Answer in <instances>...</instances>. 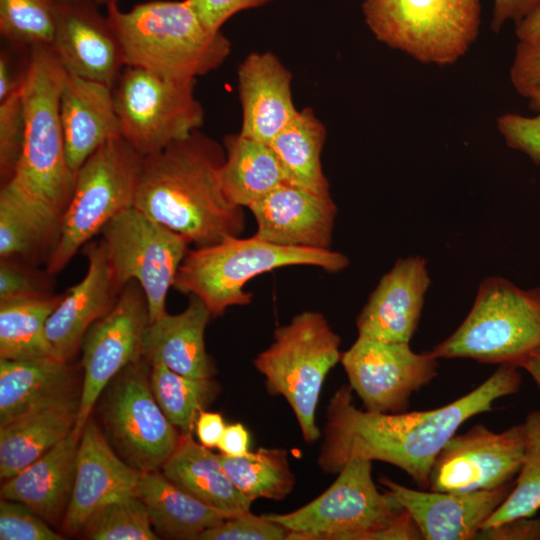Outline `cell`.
Wrapping results in <instances>:
<instances>
[{
  "instance_id": "34",
  "label": "cell",
  "mask_w": 540,
  "mask_h": 540,
  "mask_svg": "<svg viewBox=\"0 0 540 540\" xmlns=\"http://www.w3.org/2000/svg\"><path fill=\"white\" fill-rule=\"evenodd\" d=\"M219 459L234 486L251 501L281 500L294 488L295 476L284 449L262 447L240 457L219 454Z\"/></svg>"
},
{
  "instance_id": "48",
  "label": "cell",
  "mask_w": 540,
  "mask_h": 540,
  "mask_svg": "<svg viewBox=\"0 0 540 540\" xmlns=\"http://www.w3.org/2000/svg\"><path fill=\"white\" fill-rule=\"evenodd\" d=\"M539 6L540 0H493L491 30L498 33L509 21L519 24Z\"/></svg>"
},
{
  "instance_id": "31",
  "label": "cell",
  "mask_w": 540,
  "mask_h": 540,
  "mask_svg": "<svg viewBox=\"0 0 540 540\" xmlns=\"http://www.w3.org/2000/svg\"><path fill=\"white\" fill-rule=\"evenodd\" d=\"M224 148L221 185L227 198L235 205L248 208L286 182L281 164L270 144L239 133L227 136Z\"/></svg>"
},
{
  "instance_id": "53",
  "label": "cell",
  "mask_w": 540,
  "mask_h": 540,
  "mask_svg": "<svg viewBox=\"0 0 540 540\" xmlns=\"http://www.w3.org/2000/svg\"><path fill=\"white\" fill-rule=\"evenodd\" d=\"M519 368L531 376L540 391V346L521 361Z\"/></svg>"
},
{
  "instance_id": "30",
  "label": "cell",
  "mask_w": 540,
  "mask_h": 540,
  "mask_svg": "<svg viewBox=\"0 0 540 540\" xmlns=\"http://www.w3.org/2000/svg\"><path fill=\"white\" fill-rule=\"evenodd\" d=\"M161 470L173 483L210 506L233 514L250 511L253 501L234 486L219 455L197 443L192 433L181 435Z\"/></svg>"
},
{
  "instance_id": "8",
  "label": "cell",
  "mask_w": 540,
  "mask_h": 540,
  "mask_svg": "<svg viewBox=\"0 0 540 540\" xmlns=\"http://www.w3.org/2000/svg\"><path fill=\"white\" fill-rule=\"evenodd\" d=\"M143 155L123 137L107 140L78 169L46 272L59 273L115 216L134 206Z\"/></svg>"
},
{
  "instance_id": "26",
  "label": "cell",
  "mask_w": 540,
  "mask_h": 540,
  "mask_svg": "<svg viewBox=\"0 0 540 540\" xmlns=\"http://www.w3.org/2000/svg\"><path fill=\"white\" fill-rule=\"evenodd\" d=\"M79 440L71 432L40 458L4 480L1 497L27 505L47 522H55L60 516L63 519L73 489Z\"/></svg>"
},
{
  "instance_id": "38",
  "label": "cell",
  "mask_w": 540,
  "mask_h": 540,
  "mask_svg": "<svg viewBox=\"0 0 540 540\" xmlns=\"http://www.w3.org/2000/svg\"><path fill=\"white\" fill-rule=\"evenodd\" d=\"M58 0H0L1 35L15 43L51 46Z\"/></svg>"
},
{
  "instance_id": "46",
  "label": "cell",
  "mask_w": 540,
  "mask_h": 540,
  "mask_svg": "<svg viewBox=\"0 0 540 540\" xmlns=\"http://www.w3.org/2000/svg\"><path fill=\"white\" fill-rule=\"evenodd\" d=\"M272 0H187L202 23L213 31L221 30V26L234 14L249 8L259 7Z\"/></svg>"
},
{
  "instance_id": "6",
  "label": "cell",
  "mask_w": 540,
  "mask_h": 540,
  "mask_svg": "<svg viewBox=\"0 0 540 540\" xmlns=\"http://www.w3.org/2000/svg\"><path fill=\"white\" fill-rule=\"evenodd\" d=\"M404 508L372 478V461L353 459L308 504L264 516L288 530L287 540H401Z\"/></svg>"
},
{
  "instance_id": "28",
  "label": "cell",
  "mask_w": 540,
  "mask_h": 540,
  "mask_svg": "<svg viewBox=\"0 0 540 540\" xmlns=\"http://www.w3.org/2000/svg\"><path fill=\"white\" fill-rule=\"evenodd\" d=\"M72 385L68 362L0 359V426L73 394Z\"/></svg>"
},
{
  "instance_id": "52",
  "label": "cell",
  "mask_w": 540,
  "mask_h": 540,
  "mask_svg": "<svg viewBox=\"0 0 540 540\" xmlns=\"http://www.w3.org/2000/svg\"><path fill=\"white\" fill-rule=\"evenodd\" d=\"M515 27L518 40L527 39L540 32V6Z\"/></svg>"
},
{
  "instance_id": "20",
  "label": "cell",
  "mask_w": 540,
  "mask_h": 540,
  "mask_svg": "<svg viewBox=\"0 0 540 540\" xmlns=\"http://www.w3.org/2000/svg\"><path fill=\"white\" fill-rule=\"evenodd\" d=\"M248 209L259 239L286 247L330 249L337 214L331 196L284 182Z\"/></svg>"
},
{
  "instance_id": "21",
  "label": "cell",
  "mask_w": 540,
  "mask_h": 540,
  "mask_svg": "<svg viewBox=\"0 0 540 540\" xmlns=\"http://www.w3.org/2000/svg\"><path fill=\"white\" fill-rule=\"evenodd\" d=\"M82 251L88 261L86 275L62 294L45 327L55 358L65 362L81 348L90 326L112 309L121 291L102 241H90Z\"/></svg>"
},
{
  "instance_id": "15",
  "label": "cell",
  "mask_w": 540,
  "mask_h": 540,
  "mask_svg": "<svg viewBox=\"0 0 540 540\" xmlns=\"http://www.w3.org/2000/svg\"><path fill=\"white\" fill-rule=\"evenodd\" d=\"M438 360L431 351L414 352L409 343L358 336L340 362L365 410L402 413L411 395L437 376Z\"/></svg>"
},
{
  "instance_id": "36",
  "label": "cell",
  "mask_w": 540,
  "mask_h": 540,
  "mask_svg": "<svg viewBox=\"0 0 540 540\" xmlns=\"http://www.w3.org/2000/svg\"><path fill=\"white\" fill-rule=\"evenodd\" d=\"M57 239V229L7 190L1 188V260L31 259L40 251H48L50 256Z\"/></svg>"
},
{
  "instance_id": "55",
  "label": "cell",
  "mask_w": 540,
  "mask_h": 540,
  "mask_svg": "<svg viewBox=\"0 0 540 540\" xmlns=\"http://www.w3.org/2000/svg\"><path fill=\"white\" fill-rule=\"evenodd\" d=\"M79 1H87L91 3H99V4H110L112 2H117V0H79Z\"/></svg>"
},
{
  "instance_id": "51",
  "label": "cell",
  "mask_w": 540,
  "mask_h": 540,
  "mask_svg": "<svg viewBox=\"0 0 540 540\" xmlns=\"http://www.w3.org/2000/svg\"><path fill=\"white\" fill-rule=\"evenodd\" d=\"M23 74L20 77H14L11 66L4 53L0 58V101L7 98L16 91L22 82Z\"/></svg>"
},
{
  "instance_id": "18",
  "label": "cell",
  "mask_w": 540,
  "mask_h": 540,
  "mask_svg": "<svg viewBox=\"0 0 540 540\" xmlns=\"http://www.w3.org/2000/svg\"><path fill=\"white\" fill-rule=\"evenodd\" d=\"M383 490L411 515L424 540H473L510 494L514 482L465 493L411 489L385 476Z\"/></svg>"
},
{
  "instance_id": "1",
  "label": "cell",
  "mask_w": 540,
  "mask_h": 540,
  "mask_svg": "<svg viewBox=\"0 0 540 540\" xmlns=\"http://www.w3.org/2000/svg\"><path fill=\"white\" fill-rule=\"evenodd\" d=\"M521 384L519 367L501 364L482 384L447 405L402 413L358 409L353 390L344 385L328 405L318 465L325 473H338L353 459L382 461L428 490L437 455L462 424L492 410L496 400L518 393Z\"/></svg>"
},
{
  "instance_id": "3",
  "label": "cell",
  "mask_w": 540,
  "mask_h": 540,
  "mask_svg": "<svg viewBox=\"0 0 540 540\" xmlns=\"http://www.w3.org/2000/svg\"><path fill=\"white\" fill-rule=\"evenodd\" d=\"M64 76L65 70L51 46L32 47L21 83L25 113L23 149L13 175L1 187L58 233L77 175L68 164L59 116Z\"/></svg>"
},
{
  "instance_id": "19",
  "label": "cell",
  "mask_w": 540,
  "mask_h": 540,
  "mask_svg": "<svg viewBox=\"0 0 540 540\" xmlns=\"http://www.w3.org/2000/svg\"><path fill=\"white\" fill-rule=\"evenodd\" d=\"M93 3L58 0L51 45L66 73L113 88L124 66L120 46Z\"/></svg>"
},
{
  "instance_id": "7",
  "label": "cell",
  "mask_w": 540,
  "mask_h": 540,
  "mask_svg": "<svg viewBox=\"0 0 540 540\" xmlns=\"http://www.w3.org/2000/svg\"><path fill=\"white\" fill-rule=\"evenodd\" d=\"M540 346V287L522 289L503 277H487L460 326L431 353L438 359L465 358L512 364Z\"/></svg>"
},
{
  "instance_id": "2",
  "label": "cell",
  "mask_w": 540,
  "mask_h": 540,
  "mask_svg": "<svg viewBox=\"0 0 540 540\" xmlns=\"http://www.w3.org/2000/svg\"><path fill=\"white\" fill-rule=\"evenodd\" d=\"M225 151L198 130L143 157L134 207L196 247L240 236L243 208L225 195Z\"/></svg>"
},
{
  "instance_id": "17",
  "label": "cell",
  "mask_w": 540,
  "mask_h": 540,
  "mask_svg": "<svg viewBox=\"0 0 540 540\" xmlns=\"http://www.w3.org/2000/svg\"><path fill=\"white\" fill-rule=\"evenodd\" d=\"M140 473L116 455L106 436L89 418L78 444L74 484L62 530L72 535L81 533L102 507L137 495Z\"/></svg>"
},
{
  "instance_id": "27",
  "label": "cell",
  "mask_w": 540,
  "mask_h": 540,
  "mask_svg": "<svg viewBox=\"0 0 540 540\" xmlns=\"http://www.w3.org/2000/svg\"><path fill=\"white\" fill-rule=\"evenodd\" d=\"M74 394L0 426V477H12L65 439L76 423Z\"/></svg>"
},
{
  "instance_id": "29",
  "label": "cell",
  "mask_w": 540,
  "mask_h": 540,
  "mask_svg": "<svg viewBox=\"0 0 540 540\" xmlns=\"http://www.w3.org/2000/svg\"><path fill=\"white\" fill-rule=\"evenodd\" d=\"M137 496L145 504L153 528L166 538L196 540L203 531L238 515L206 504L159 470L140 473Z\"/></svg>"
},
{
  "instance_id": "44",
  "label": "cell",
  "mask_w": 540,
  "mask_h": 540,
  "mask_svg": "<svg viewBox=\"0 0 540 540\" xmlns=\"http://www.w3.org/2000/svg\"><path fill=\"white\" fill-rule=\"evenodd\" d=\"M496 123L510 148L526 154L540 165V113L535 116L505 113L497 118Z\"/></svg>"
},
{
  "instance_id": "9",
  "label": "cell",
  "mask_w": 540,
  "mask_h": 540,
  "mask_svg": "<svg viewBox=\"0 0 540 540\" xmlns=\"http://www.w3.org/2000/svg\"><path fill=\"white\" fill-rule=\"evenodd\" d=\"M376 39L424 64L452 65L476 41L480 0H363Z\"/></svg>"
},
{
  "instance_id": "10",
  "label": "cell",
  "mask_w": 540,
  "mask_h": 540,
  "mask_svg": "<svg viewBox=\"0 0 540 540\" xmlns=\"http://www.w3.org/2000/svg\"><path fill=\"white\" fill-rule=\"evenodd\" d=\"M340 341L321 313L304 311L278 327L273 343L253 361L268 389L287 400L308 443L321 436L316 409L324 381L341 359Z\"/></svg>"
},
{
  "instance_id": "22",
  "label": "cell",
  "mask_w": 540,
  "mask_h": 540,
  "mask_svg": "<svg viewBox=\"0 0 540 540\" xmlns=\"http://www.w3.org/2000/svg\"><path fill=\"white\" fill-rule=\"evenodd\" d=\"M431 280L420 256L398 259L380 279L357 316L358 336L409 343Z\"/></svg>"
},
{
  "instance_id": "32",
  "label": "cell",
  "mask_w": 540,
  "mask_h": 540,
  "mask_svg": "<svg viewBox=\"0 0 540 540\" xmlns=\"http://www.w3.org/2000/svg\"><path fill=\"white\" fill-rule=\"evenodd\" d=\"M325 139V126L313 110L308 107L299 110L270 142L281 164L286 182L321 196H331L329 182L321 164Z\"/></svg>"
},
{
  "instance_id": "11",
  "label": "cell",
  "mask_w": 540,
  "mask_h": 540,
  "mask_svg": "<svg viewBox=\"0 0 540 540\" xmlns=\"http://www.w3.org/2000/svg\"><path fill=\"white\" fill-rule=\"evenodd\" d=\"M194 84L125 66L113 86L121 137L147 156L197 131L204 110L194 95Z\"/></svg>"
},
{
  "instance_id": "50",
  "label": "cell",
  "mask_w": 540,
  "mask_h": 540,
  "mask_svg": "<svg viewBox=\"0 0 540 540\" xmlns=\"http://www.w3.org/2000/svg\"><path fill=\"white\" fill-rule=\"evenodd\" d=\"M249 433L241 423L226 425L218 442L221 454L229 457L244 456L249 452Z\"/></svg>"
},
{
  "instance_id": "25",
  "label": "cell",
  "mask_w": 540,
  "mask_h": 540,
  "mask_svg": "<svg viewBox=\"0 0 540 540\" xmlns=\"http://www.w3.org/2000/svg\"><path fill=\"white\" fill-rule=\"evenodd\" d=\"M211 316L203 301L190 295L184 311L167 313L149 323L143 337V359L149 364L161 363L183 376L212 378L214 367L204 340Z\"/></svg>"
},
{
  "instance_id": "41",
  "label": "cell",
  "mask_w": 540,
  "mask_h": 540,
  "mask_svg": "<svg viewBox=\"0 0 540 540\" xmlns=\"http://www.w3.org/2000/svg\"><path fill=\"white\" fill-rule=\"evenodd\" d=\"M1 540H62L42 517L27 505L2 498L0 501Z\"/></svg>"
},
{
  "instance_id": "5",
  "label": "cell",
  "mask_w": 540,
  "mask_h": 540,
  "mask_svg": "<svg viewBox=\"0 0 540 540\" xmlns=\"http://www.w3.org/2000/svg\"><path fill=\"white\" fill-rule=\"evenodd\" d=\"M306 265L335 273L349 265L342 253L330 249L286 247L256 236H229L220 242L189 249L184 257L173 288L195 295L211 315H222L228 307L246 305L252 293L245 284L256 276L280 267Z\"/></svg>"
},
{
  "instance_id": "35",
  "label": "cell",
  "mask_w": 540,
  "mask_h": 540,
  "mask_svg": "<svg viewBox=\"0 0 540 540\" xmlns=\"http://www.w3.org/2000/svg\"><path fill=\"white\" fill-rule=\"evenodd\" d=\"M150 366V386L163 413L182 435L192 433L200 412L218 395L219 385L212 378L183 376L161 363Z\"/></svg>"
},
{
  "instance_id": "47",
  "label": "cell",
  "mask_w": 540,
  "mask_h": 540,
  "mask_svg": "<svg viewBox=\"0 0 540 540\" xmlns=\"http://www.w3.org/2000/svg\"><path fill=\"white\" fill-rule=\"evenodd\" d=\"M476 539L487 540H540V518L522 516L481 529Z\"/></svg>"
},
{
  "instance_id": "16",
  "label": "cell",
  "mask_w": 540,
  "mask_h": 540,
  "mask_svg": "<svg viewBox=\"0 0 540 540\" xmlns=\"http://www.w3.org/2000/svg\"><path fill=\"white\" fill-rule=\"evenodd\" d=\"M524 446L523 423L501 432L478 424L456 433L433 463L428 490L465 493L511 484L521 467Z\"/></svg>"
},
{
  "instance_id": "54",
  "label": "cell",
  "mask_w": 540,
  "mask_h": 540,
  "mask_svg": "<svg viewBox=\"0 0 540 540\" xmlns=\"http://www.w3.org/2000/svg\"><path fill=\"white\" fill-rule=\"evenodd\" d=\"M529 100V107L537 112L540 113V94L528 99Z\"/></svg>"
},
{
  "instance_id": "13",
  "label": "cell",
  "mask_w": 540,
  "mask_h": 540,
  "mask_svg": "<svg viewBox=\"0 0 540 540\" xmlns=\"http://www.w3.org/2000/svg\"><path fill=\"white\" fill-rule=\"evenodd\" d=\"M130 364L113 380L103 420L112 443L140 472L158 471L177 448L181 435L157 403L147 361Z\"/></svg>"
},
{
  "instance_id": "45",
  "label": "cell",
  "mask_w": 540,
  "mask_h": 540,
  "mask_svg": "<svg viewBox=\"0 0 540 540\" xmlns=\"http://www.w3.org/2000/svg\"><path fill=\"white\" fill-rule=\"evenodd\" d=\"M50 284L44 274L23 267L15 260H1L0 300L49 295Z\"/></svg>"
},
{
  "instance_id": "43",
  "label": "cell",
  "mask_w": 540,
  "mask_h": 540,
  "mask_svg": "<svg viewBox=\"0 0 540 540\" xmlns=\"http://www.w3.org/2000/svg\"><path fill=\"white\" fill-rule=\"evenodd\" d=\"M510 81L517 93L525 98L540 94V32L518 40L510 67Z\"/></svg>"
},
{
  "instance_id": "42",
  "label": "cell",
  "mask_w": 540,
  "mask_h": 540,
  "mask_svg": "<svg viewBox=\"0 0 540 540\" xmlns=\"http://www.w3.org/2000/svg\"><path fill=\"white\" fill-rule=\"evenodd\" d=\"M287 537L288 530L280 524L247 511L203 531L196 540H287Z\"/></svg>"
},
{
  "instance_id": "23",
  "label": "cell",
  "mask_w": 540,
  "mask_h": 540,
  "mask_svg": "<svg viewBox=\"0 0 540 540\" xmlns=\"http://www.w3.org/2000/svg\"><path fill=\"white\" fill-rule=\"evenodd\" d=\"M292 74L272 52L249 54L238 69L240 134L270 144L297 115Z\"/></svg>"
},
{
  "instance_id": "24",
  "label": "cell",
  "mask_w": 540,
  "mask_h": 540,
  "mask_svg": "<svg viewBox=\"0 0 540 540\" xmlns=\"http://www.w3.org/2000/svg\"><path fill=\"white\" fill-rule=\"evenodd\" d=\"M59 116L68 164L75 172L109 139L121 137L113 88L65 72Z\"/></svg>"
},
{
  "instance_id": "49",
  "label": "cell",
  "mask_w": 540,
  "mask_h": 540,
  "mask_svg": "<svg viewBox=\"0 0 540 540\" xmlns=\"http://www.w3.org/2000/svg\"><path fill=\"white\" fill-rule=\"evenodd\" d=\"M225 428L224 419L217 412L203 410L200 412L195 423L199 443L209 449L217 447Z\"/></svg>"
},
{
  "instance_id": "12",
  "label": "cell",
  "mask_w": 540,
  "mask_h": 540,
  "mask_svg": "<svg viewBox=\"0 0 540 540\" xmlns=\"http://www.w3.org/2000/svg\"><path fill=\"white\" fill-rule=\"evenodd\" d=\"M100 233L118 288L137 281L147 299L150 323L166 315L168 290L191 243L134 206L111 219Z\"/></svg>"
},
{
  "instance_id": "40",
  "label": "cell",
  "mask_w": 540,
  "mask_h": 540,
  "mask_svg": "<svg viewBox=\"0 0 540 540\" xmlns=\"http://www.w3.org/2000/svg\"><path fill=\"white\" fill-rule=\"evenodd\" d=\"M22 83V82H21ZM25 136V113L20 87L0 101V174L2 184L13 175Z\"/></svg>"
},
{
  "instance_id": "39",
  "label": "cell",
  "mask_w": 540,
  "mask_h": 540,
  "mask_svg": "<svg viewBox=\"0 0 540 540\" xmlns=\"http://www.w3.org/2000/svg\"><path fill=\"white\" fill-rule=\"evenodd\" d=\"M81 533L92 540L159 539L143 501L132 495L112 501L98 510Z\"/></svg>"
},
{
  "instance_id": "37",
  "label": "cell",
  "mask_w": 540,
  "mask_h": 540,
  "mask_svg": "<svg viewBox=\"0 0 540 540\" xmlns=\"http://www.w3.org/2000/svg\"><path fill=\"white\" fill-rule=\"evenodd\" d=\"M523 426L524 453L513 488L481 529L517 517L534 516L540 509V411L528 413Z\"/></svg>"
},
{
  "instance_id": "4",
  "label": "cell",
  "mask_w": 540,
  "mask_h": 540,
  "mask_svg": "<svg viewBox=\"0 0 540 540\" xmlns=\"http://www.w3.org/2000/svg\"><path fill=\"white\" fill-rule=\"evenodd\" d=\"M107 22L120 46L124 66L160 78L188 82L218 68L231 42L207 28L187 0L150 1L129 11L107 5Z\"/></svg>"
},
{
  "instance_id": "33",
  "label": "cell",
  "mask_w": 540,
  "mask_h": 540,
  "mask_svg": "<svg viewBox=\"0 0 540 540\" xmlns=\"http://www.w3.org/2000/svg\"><path fill=\"white\" fill-rule=\"evenodd\" d=\"M61 298L49 294L0 300V359L55 358L45 327Z\"/></svg>"
},
{
  "instance_id": "14",
  "label": "cell",
  "mask_w": 540,
  "mask_h": 540,
  "mask_svg": "<svg viewBox=\"0 0 540 540\" xmlns=\"http://www.w3.org/2000/svg\"><path fill=\"white\" fill-rule=\"evenodd\" d=\"M148 304L140 284L131 280L121 289L112 309L93 323L81 344L84 380L72 434L80 439L100 394L130 364L140 361Z\"/></svg>"
}]
</instances>
